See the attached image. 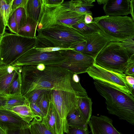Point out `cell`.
<instances>
[{
    "label": "cell",
    "instance_id": "cell-1",
    "mask_svg": "<svg viewBox=\"0 0 134 134\" xmlns=\"http://www.w3.org/2000/svg\"><path fill=\"white\" fill-rule=\"evenodd\" d=\"M74 74L60 66L43 64L23 66L21 94L26 97L41 90L75 92L72 85Z\"/></svg>",
    "mask_w": 134,
    "mask_h": 134
},
{
    "label": "cell",
    "instance_id": "cell-2",
    "mask_svg": "<svg viewBox=\"0 0 134 134\" xmlns=\"http://www.w3.org/2000/svg\"><path fill=\"white\" fill-rule=\"evenodd\" d=\"M94 81L96 89L105 99L108 113L133 125L134 97L105 83Z\"/></svg>",
    "mask_w": 134,
    "mask_h": 134
},
{
    "label": "cell",
    "instance_id": "cell-3",
    "mask_svg": "<svg viewBox=\"0 0 134 134\" xmlns=\"http://www.w3.org/2000/svg\"><path fill=\"white\" fill-rule=\"evenodd\" d=\"M37 31L35 48L58 47L70 49L74 45L86 41L85 37L71 26L65 24L37 29Z\"/></svg>",
    "mask_w": 134,
    "mask_h": 134
},
{
    "label": "cell",
    "instance_id": "cell-4",
    "mask_svg": "<svg viewBox=\"0 0 134 134\" xmlns=\"http://www.w3.org/2000/svg\"><path fill=\"white\" fill-rule=\"evenodd\" d=\"M85 15L71 10L66 1L59 5H48L42 0L37 29L50 28L58 25L72 26L84 21Z\"/></svg>",
    "mask_w": 134,
    "mask_h": 134
},
{
    "label": "cell",
    "instance_id": "cell-5",
    "mask_svg": "<svg viewBox=\"0 0 134 134\" xmlns=\"http://www.w3.org/2000/svg\"><path fill=\"white\" fill-rule=\"evenodd\" d=\"M134 20L130 17L103 16L93 18L100 33L110 41L121 42L134 38Z\"/></svg>",
    "mask_w": 134,
    "mask_h": 134
},
{
    "label": "cell",
    "instance_id": "cell-6",
    "mask_svg": "<svg viewBox=\"0 0 134 134\" xmlns=\"http://www.w3.org/2000/svg\"><path fill=\"white\" fill-rule=\"evenodd\" d=\"M36 38L6 33L0 41V64L14 63L23 55L35 47Z\"/></svg>",
    "mask_w": 134,
    "mask_h": 134
},
{
    "label": "cell",
    "instance_id": "cell-7",
    "mask_svg": "<svg viewBox=\"0 0 134 134\" xmlns=\"http://www.w3.org/2000/svg\"><path fill=\"white\" fill-rule=\"evenodd\" d=\"M48 93L54 107L57 134H67L69 127L66 117L71 110L78 107L77 95L74 92L55 90H48Z\"/></svg>",
    "mask_w": 134,
    "mask_h": 134
},
{
    "label": "cell",
    "instance_id": "cell-8",
    "mask_svg": "<svg viewBox=\"0 0 134 134\" xmlns=\"http://www.w3.org/2000/svg\"><path fill=\"white\" fill-rule=\"evenodd\" d=\"M130 56L120 42L110 41L98 54L95 63L110 71L124 74Z\"/></svg>",
    "mask_w": 134,
    "mask_h": 134
},
{
    "label": "cell",
    "instance_id": "cell-9",
    "mask_svg": "<svg viewBox=\"0 0 134 134\" xmlns=\"http://www.w3.org/2000/svg\"><path fill=\"white\" fill-rule=\"evenodd\" d=\"M65 61V58L59 51L42 52L35 48L27 52L13 64L22 66L43 64L60 67Z\"/></svg>",
    "mask_w": 134,
    "mask_h": 134
},
{
    "label": "cell",
    "instance_id": "cell-10",
    "mask_svg": "<svg viewBox=\"0 0 134 134\" xmlns=\"http://www.w3.org/2000/svg\"><path fill=\"white\" fill-rule=\"evenodd\" d=\"M94 80L107 83L134 97L125 79L124 74H121L106 69L95 62L86 71Z\"/></svg>",
    "mask_w": 134,
    "mask_h": 134
},
{
    "label": "cell",
    "instance_id": "cell-11",
    "mask_svg": "<svg viewBox=\"0 0 134 134\" xmlns=\"http://www.w3.org/2000/svg\"><path fill=\"white\" fill-rule=\"evenodd\" d=\"M59 51L65 58V61L60 67L74 74L86 72L95 62L94 59L92 57L73 49Z\"/></svg>",
    "mask_w": 134,
    "mask_h": 134
},
{
    "label": "cell",
    "instance_id": "cell-12",
    "mask_svg": "<svg viewBox=\"0 0 134 134\" xmlns=\"http://www.w3.org/2000/svg\"><path fill=\"white\" fill-rule=\"evenodd\" d=\"M88 125L91 134H123L114 127L112 119L105 115H91Z\"/></svg>",
    "mask_w": 134,
    "mask_h": 134
},
{
    "label": "cell",
    "instance_id": "cell-13",
    "mask_svg": "<svg viewBox=\"0 0 134 134\" xmlns=\"http://www.w3.org/2000/svg\"><path fill=\"white\" fill-rule=\"evenodd\" d=\"M85 37L86 46L82 53L90 56L94 59L110 41L99 32Z\"/></svg>",
    "mask_w": 134,
    "mask_h": 134
},
{
    "label": "cell",
    "instance_id": "cell-14",
    "mask_svg": "<svg viewBox=\"0 0 134 134\" xmlns=\"http://www.w3.org/2000/svg\"><path fill=\"white\" fill-rule=\"evenodd\" d=\"M22 66L14 64L0 65V95L7 97L9 95V87L15 74L21 70Z\"/></svg>",
    "mask_w": 134,
    "mask_h": 134
},
{
    "label": "cell",
    "instance_id": "cell-15",
    "mask_svg": "<svg viewBox=\"0 0 134 134\" xmlns=\"http://www.w3.org/2000/svg\"><path fill=\"white\" fill-rule=\"evenodd\" d=\"M103 9L107 16H126L131 13L130 0H107Z\"/></svg>",
    "mask_w": 134,
    "mask_h": 134
},
{
    "label": "cell",
    "instance_id": "cell-16",
    "mask_svg": "<svg viewBox=\"0 0 134 134\" xmlns=\"http://www.w3.org/2000/svg\"><path fill=\"white\" fill-rule=\"evenodd\" d=\"M24 122L13 112L0 108V127L5 131L7 130L20 129Z\"/></svg>",
    "mask_w": 134,
    "mask_h": 134
},
{
    "label": "cell",
    "instance_id": "cell-17",
    "mask_svg": "<svg viewBox=\"0 0 134 134\" xmlns=\"http://www.w3.org/2000/svg\"><path fill=\"white\" fill-rule=\"evenodd\" d=\"M95 1V0H72L66 2L72 10L80 14L92 16L90 9L94 6L93 2Z\"/></svg>",
    "mask_w": 134,
    "mask_h": 134
},
{
    "label": "cell",
    "instance_id": "cell-18",
    "mask_svg": "<svg viewBox=\"0 0 134 134\" xmlns=\"http://www.w3.org/2000/svg\"><path fill=\"white\" fill-rule=\"evenodd\" d=\"M66 120L69 127L88 129V123L83 118L78 107L69 113L66 117Z\"/></svg>",
    "mask_w": 134,
    "mask_h": 134
},
{
    "label": "cell",
    "instance_id": "cell-19",
    "mask_svg": "<svg viewBox=\"0 0 134 134\" xmlns=\"http://www.w3.org/2000/svg\"><path fill=\"white\" fill-rule=\"evenodd\" d=\"M77 105L80 113L85 120L88 123L92 114V100L88 96H77Z\"/></svg>",
    "mask_w": 134,
    "mask_h": 134
},
{
    "label": "cell",
    "instance_id": "cell-20",
    "mask_svg": "<svg viewBox=\"0 0 134 134\" xmlns=\"http://www.w3.org/2000/svg\"><path fill=\"white\" fill-rule=\"evenodd\" d=\"M38 24L37 21L27 16L25 24L19 30L18 35L25 37L36 38Z\"/></svg>",
    "mask_w": 134,
    "mask_h": 134
},
{
    "label": "cell",
    "instance_id": "cell-21",
    "mask_svg": "<svg viewBox=\"0 0 134 134\" xmlns=\"http://www.w3.org/2000/svg\"><path fill=\"white\" fill-rule=\"evenodd\" d=\"M9 110L15 113L24 121L29 124L35 117L29 105L14 107L11 108Z\"/></svg>",
    "mask_w": 134,
    "mask_h": 134
},
{
    "label": "cell",
    "instance_id": "cell-22",
    "mask_svg": "<svg viewBox=\"0 0 134 134\" xmlns=\"http://www.w3.org/2000/svg\"><path fill=\"white\" fill-rule=\"evenodd\" d=\"M72 26L85 37L100 31L98 26L93 21L90 24H87L84 21L75 24Z\"/></svg>",
    "mask_w": 134,
    "mask_h": 134
},
{
    "label": "cell",
    "instance_id": "cell-23",
    "mask_svg": "<svg viewBox=\"0 0 134 134\" xmlns=\"http://www.w3.org/2000/svg\"><path fill=\"white\" fill-rule=\"evenodd\" d=\"M42 0H28L25 10L27 16L37 21L41 12Z\"/></svg>",
    "mask_w": 134,
    "mask_h": 134
},
{
    "label": "cell",
    "instance_id": "cell-24",
    "mask_svg": "<svg viewBox=\"0 0 134 134\" xmlns=\"http://www.w3.org/2000/svg\"><path fill=\"white\" fill-rule=\"evenodd\" d=\"M25 105H29V103L26 98L22 94L10 95L6 97L2 108L9 110L14 107Z\"/></svg>",
    "mask_w": 134,
    "mask_h": 134
},
{
    "label": "cell",
    "instance_id": "cell-25",
    "mask_svg": "<svg viewBox=\"0 0 134 134\" xmlns=\"http://www.w3.org/2000/svg\"><path fill=\"white\" fill-rule=\"evenodd\" d=\"M42 122L54 134H57L54 107L53 104L50 101H49L47 113L43 118Z\"/></svg>",
    "mask_w": 134,
    "mask_h": 134
},
{
    "label": "cell",
    "instance_id": "cell-26",
    "mask_svg": "<svg viewBox=\"0 0 134 134\" xmlns=\"http://www.w3.org/2000/svg\"><path fill=\"white\" fill-rule=\"evenodd\" d=\"M13 0H0V16L5 27L12 14V5Z\"/></svg>",
    "mask_w": 134,
    "mask_h": 134
},
{
    "label": "cell",
    "instance_id": "cell-27",
    "mask_svg": "<svg viewBox=\"0 0 134 134\" xmlns=\"http://www.w3.org/2000/svg\"><path fill=\"white\" fill-rule=\"evenodd\" d=\"M21 70L16 73L9 87V95L22 94L21 77Z\"/></svg>",
    "mask_w": 134,
    "mask_h": 134
},
{
    "label": "cell",
    "instance_id": "cell-28",
    "mask_svg": "<svg viewBox=\"0 0 134 134\" xmlns=\"http://www.w3.org/2000/svg\"><path fill=\"white\" fill-rule=\"evenodd\" d=\"M29 125L32 134H54L44 124L37 121L34 118Z\"/></svg>",
    "mask_w": 134,
    "mask_h": 134
},
{
    "label": "cell",
    "instance_id": "cell-29",
    "mask_svg": "<svg viewBox=\"0 0 134 134\" xmlns=\"http://www.w3.org/2000/svg\"><path fill=\"white\" fill-rule=\"evenodd\" d=\"M48 91L45 90L40 95L36 103L45 115L47 113L49 103Z\"/></svg>",
    "mask_w": 134,
    "mask_h": 134
},
{
    "label": "cell",
    "instance_id": "cell-30",
    "mask_svg": "<svg viewBox=\"0 0 134 134\" xmlns=\"http://www.w3.org/2000/svg\"><path fill=\"white\" fill-rule=\"evenodd\" d=\"M14 12L18 31L25 24L27 16L25 10L24 8H18Z\"/></svg>",
    "mask_w": 134,
    "mask_h": 134
},
{
    "label": "cell",
    "instance_id": "cell-31",
    "mask_svg": "<svg viewBox=\"0 0 134 134\" xmlns=\"http://www.w3.org/2000/svg\"><path fill=\"white\" fill-rule=\"evenodd\" d=\"M29 103V106L34 115V118L38 121L42 122L45 115L36 103Z\"/></svg>",
    "mask_w": 134,
    "mask_h": 134
},
{
    "label": "cell",
    "instance_id": "cell-32",
    "mask_svg": "<svg viewBox=\"0 0 134 134\" xmlns=\"http://www.w3.org/2000/svg\"><path fill=\"white\" fill-rule=\"evenodd\" d=\"M134 38H129L120 42L130 57L134 54Z\"/></svg>",
    "mask_w": 134,
    "mask_h": 134
},
{
    "label": "cell",
    "instance_id": "cell-33",
    "mask_svg": "<svg viewBox=\"0 0 134 134\" xmlns=\"http://www.w3.org/2000/svg\"><path fill=\"white\" fill-rule=\"evenodd\" d=\"M7 26L12 32L18 35V26L15 20L14 12L10 16L7 23Z\"/></svg>",
    "mask_w": 134,
    "mask_h": 134
},
{
    "label": "cell",
    "instance_id": "cell-34",
    "mask_svg": "<svg viewBox=\"0 0 134 134\" xmlns=\"http://www.w3.org/2000/svg\"><path fill=\"white\" fill-rule=\"evenodd\" d=\"M124 74L126 75L134 76V54L130 57L129 64L125 70Z\"/></svg>",
    "mask_w": 134,
    "mask_h": 134
},
{
    "label": "cell",
    "instance_id": "cell-35",
    "mask_svg": "<svg viewBox=\"0 0 134 134\" xmlns=\"http://www.w3.org/2000/svg\"><path fill=\"white\" fill-rule=\"evenodd\" d=\"M28 0H13L12 5V14L17 9L23 7L25 9Z\"/></svg>",
    "mask_w": 134,
    "mask_h": 134
},
{
    "label": "cell",
    "instance_id": "cell-36",
    "mask_svg": "<svg viewBox=\"0 0 134 134\" xmlns=\"http://www.w3.org/2000/svg\"><path fill=\"white\" fill-rule=\"evenodd\" d=\"M46 90L36 91L30 95L25 97L29 103H36L40 95Z\"/></svg>",
    "mask_w": 134,
    "mask_h": 134
},
{
    "label": "cell",
    "instance_id": "cell-37",
    "mask_svg": "<svg viewBox=\"0 0 134 134\" xmlns=\"http://www.w3.org/2000/svg\"><path fill=\"white\" fill-rule=\"evenodd\" d=\"M88 129H83L79 128L69 127L67 134H89Z\"/></svg>",
    "mask_w": 134,
    "mask_h": 134
},
{
    "label": "cell",
    "instance_id": "cell-38",
    "mask_svg": "<svg viewBox=\"0 0 134 134\" xmlns=\"http://www.w3.org/2000/svg\"><path fill=\"white\" fill-rule=\"evenodd\" d=\"M36 49L41 52H51L60 50L72 49H67L58 47H48L42 48H35Z\"/></svg>",
    "mask_w": 134,
    "mask_h": 134
},
{
    "label": "cell",
    "instance_id": "cell-39",
    "mask_svg": "<svg viewBox=\"0 0 134 134\" xmlns=\"http://www.w3.org/2000/svg\"><path fill=\"white\" fill-rule=\"evenodd\" d=\"M86 44V42L85 41L74 45L71 47L70 48L82 53L85 48Z\"/></svg>",
    "mask_w": 134,
    "mask_h": 134
},
{
    "label": "cell",
    "instance_id": "cell-40",
    "mask_svg": "<svg viewBox=\"0 0 134 134\" xmlns=\"http://www.w3.org/2000/svg\"><path fill=\"white\" fill-rule=\"evenodd\" d=\"M20 134H32L29 124L24 122L20 128Z\"/></svg>",
    "mask_w": 134,
    "mask_h": 134
},
{
    "label": "cell",
    "instance_id": "cell-41",
    "mask_svg": "<svg viewBox=\"0 0 134 134\" xmlns=\"http://www.w3.org/2000/svg\"><path fill=\"white\" fill-rule=\"evenodd\" d=\"M126 81L129 85L132 93L134 96V78L133 77L127 75L125 77Z\"/></svg>",
    "mask_w": 134,
    "mask_h": 134
},
{
    "label": "cell",
    "instance_id": "cell-42",
    "mask_svg": "<svg viewBox=\"0 0 134 134\" xmlns=\"http://www.w3.org/2000/svg\"><path fill=\"white\" fill-rule=\"evenodd\" d=\"M42 1L46 4L54 5H60L64 1L63 0H42Z\"/></svg>",
    "mask_w": 134,
    "mask_h": 134
},
{
    "label": "cell",
    "instance_id": "cell-43",
    "mask_svg": "<svg viewBox=\"0 0 134 134\" xmlns=\"http://www.w3.org/2000/svg\"><path fill=\"white\" fill-rule=\"evenodd\" d=\"M6 27L0 16V38H1L5 33Z\"/></svg>",
    "mask_w": 134,
    "mask_h": 134
},
{
    "label": "cell",
    "instance_id": "cell-44",
    "mask_svg": "<svg viewBox=\"0 0 134 134\" xmlns=\"http://www.w3.org/2000/svg\"><path fill=\"white\" fill-rule=\"evenodd\" d=\"M5 131L6 134H20V129L7 130Z\"/></svg>",
    "mask_w": 134,
    "mask_h": 134
},
{
    "label": "cell",
    "instance_id": "cell-45",
    "mask_svg": "<svg viewBox=\"0 0 134 134\" xmlns=\"http://www.w3.org/2000/svg\"><path fill=\"white\" fill-rule=\"evenodd\" d=\"M92 16L86 14L84 19V21L85 23L89 24L92 22L93 20Z\"/></svg>",
    "mask_w": 134,
    "mask_h": 134
},
{
    "label": "cell",
    "instance_id": "cell-46",
    "mask_svg": "<svg viewBox=\"0 0 134 134\" xmlns=\"http://www.w3.org/2000/svg\"><path fill=\"white\" fill-rule=\"evenodd\" d=\"M130 2L131 4V13L130 14H131L132 19L134 20V14H133V8H134V0H130Z\"/></svg>",
    "mask_w": 134,
    "mask_h": 134
},
{
    "label": "cell",
    "instance_id": "cell-47",
    "mask_svg": "<svg viewBox=\"0 0 134 134\" xmlns=\"http://www.w3.org/2000/svg\"><path fill=\"white\" fill-rule=\"evenodd\" d=\"M6 97L0 95V108H2L6 99Z\"/></svg>",
    "mask_w": 134,
    "mask_h": 134
},
{
    "label": "cell",
    "instance_id": "cell-48",
    "mask_svg": "<svg viewBox=\"0 0 134 134\" xmlns=\"http://www.w3.org/2000/svg\"><path fill=\"white\" fill-rule=\"evenodd\" d=\"M107 0H98L97 1L99 4H104L106 3Z\"/></svg>",
    "mask_w": 134,
    "mask_h": 134
},
{
    "label": "cell",
    "instance_id": "cell-49",
    "mask_svg": "<svg viewBox=\"0 0 134 134\" xmlns=\"http://www.w3.org/2000/svg\"><path fill=\"white\" fill-rule=\"evenodd\" d=\"M0 134H6L5 131L0 127Z\"/></svg>",
    "mask_w": 134,
    "mask_h": 134
},
{
    "label": "cell",
    "instance_id": "cell-50",
    "mask_svg": "<svg viewBox=\"0 0 134 134\" xmlns=\"http://www.w3.org/2000/svg\"><path fill=\"white\" fill-rule=\"evenodd\" d=\"M1 38H0V40H1Z\"/></svg>",
    "mask_w": 134,
    "mask_h": 134
},
{
    "label": "cell",
    "instance_id": "cell-51",
    "mask_svg": "<svg viewBox=\"0 0 134 134\" xmlns=\"http://www.w3.org/2000/svg\"></svg>",
    "mask_w": 134,
    "mask_h": 134
}]
</instances>
